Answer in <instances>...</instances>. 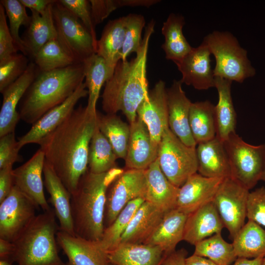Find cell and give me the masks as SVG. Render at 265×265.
Instances as JSON below:
<instances>
[{
  "instance_id": "cell-46",
  "label": "cell",
  "mask_w": 265,
  "mask_h": 265,
  "mask_svg": "<svg viewBox=\"0 0 265 265\" xmlns=\"http://www.w3.org/2000/svg\"><path fill=\"white\" fill-rule=\"evenodd\" d=\"M248 220L265 227V187L249 192L247 203Z\"/></svg>"
},
{
  "instance_id": "cell-58",
  "label": "cell",
  "mask_w": 265,
  "mask_h": 265,
  "mask_svg": "<svg viewBox=\"0 0 265 265\" xmlns=\"http://www.w3.org/2000/svg\"><path fill=\"white\" fill-rule=\"evenodd\" d=\"M261 265H265V257L263 258Z\"/></svg>"
},
{
  "instance_id": "cell-43",
  "label": "cell",
  "mask_w": 265,
  "mask_h": 265,
  "mask_svg": "<svg viewBox=\"0 0 265 265\" xmlns=\"http://www.w3.org/2000/svg\"><path fill=\"white\" fill-rule=\"evenodd\" d=\"M29 62L27 56L16 53L0 63V92L18 80L26 71Z\"/></svg>"
},
{
  "instance_id": "cell-10",
  "label": "cell",
  "mask_w": 265,
  "mask_h": 265,
  "mask_svg": "<svg viewBox=\"0 0 265 265\" xmlns=\"http://www.w3.org/2000/svg\"><path fill=\"white\" fill-rule=\"evenodd\" d=\"M249 192L229 177L224 179L213 199L224 226L233 238L245 224Z\"/></svg>"
},
{
  "instance_id": "cell-20",
  "label": "cell",
  "mask_w": 265,
  "mask_h": 265,
  "mask_svg": "<svg viewBox=\"0 0 265 265\" xmlns=\"http://www.w3.org/2000/svg\"><path fill=\"white\" fill-rule=\"evenodd\" d=\"M130 125L125 165L127 169L146 170L158 158L159 147L153 142L148 128L139 117Z\"/></svg>"
},
{
  "instance_id": "cell-38",
  "label": "cell",
  "mask_w": 265,
  "mask_h": 265,
  "mask_svg": "<svg viewBox=\"0 0 265 265\" xmlns=\"http://www.w3.org/2000/svg\"><path fill=\"white\" fill-rule=\"evenodd\" d=\"M194 246L193 254L207 258L216 265H231L237 259L233 244L226 241L221 233L207 238Z\"/></svg>"
},
{
  "instance_id": "cell-2",
  "label": "cell",
  "mask_w": 265,
  "mask_h": 265,
  "mask_svg": "<svg viewBox=\"0 0 265 265\" xmlns=\"http://www.w3.org/2000/svg\"><path fill=\"white\" fill-rule=\"evenodd\" d=\"M155 25L152 20L146 27L136 56L130 61L118 62L112 76L106 82L102 95V109L106 113L116 114L121 111L130 124L136 119L137 108L149 92L146 63Z\"/></svg>"
},
{
  "instance_id": "cell-19",
  "label": "cell",
  "mask_w": 265,
  "mask_h": 265,
  "mask_svg": "<svg viewBox=\"0 0 265 265\" xmlns=\"http://www.w3.org/2000/svg\"><path fill=\"white\" fill-rule=\"evenodd\" d=\"M181 80H174L166 88L169 128L186 146L196 148L197 144L192 135L189 115L192 102L182 88Z\"/></svg>"
},
{
  "instance_id": "cell-37",
  "label": "cell",
  "mask_w": 265,
  "mask_h": 265,
  "mask_svg": "<svg viewBox=\"0 0 265 265\" xmlns=\"http://www.w3.org/2000/svg\"><path fill=\"white\" fill-rule=\"evenodd\" d=\"M117 159L111 144L98 126L89 146V171L95 174L108 172L117 167L116 164Z\"/></svg>"
},
{
  "instance_id": "cell-14",
  "label": "cell",
  "mask_w": 265,
  "mask_h": 265,
  "mask_svg": "<svg viewBox=\"0 0 265 265\" xmlns=\"http://www.w3.org/2000/svg\"><path fill=\"white\" fill-rule=\"evenodd\" d=\"M88 94L84 81L65 101L48 111L25 134L18 138L20 147L31 143L39 144L47 134L65 121L75 109L79 101L87 96Z\"/></svg>"
},
{
  "instance_id": "cell-35",
  "label": "cell",
  "mask_w": 265,
  "mask_h": 265,
  "mask_svg": "<svg viewBox=\"0 0 265 265\" xmlns=\"http://www.w3.org/2000/svg\"><path fill=\"white\" fill-rule=\"evenodd\" d=\"M98 126L111 144L117 158L125 160L130 135V125L116 114L98 112Z\"/></svg>"
},
{
  "instance_id": "cell-52",
  "label": "cell",
  "mask_w": 265,
  "mask_h": 265,
  "mask_svg": "<svg viewBox=\"0 0 265 265\" xmlns=\"http://www.w3.org/2000/svg\"><path fill=\"white\" fill-rule=\"evenodd\" d=\"M120 7L123 6H144L149 7L158 2L159 0H118Z\"/></svg>"
},
{
  "instance_id": "cell-40",
  "label": "cell",
  "mask_w": 265,
  "mask_h": 265,
  "mask_svg": "<svg viewBox=\"0 0 265 265\" xmlns=\"http://www.w3.org/2000/svg\"><path fill=\"white\" fill-rule=\"evenodd\" d=\"M33 60L41 72L63 68L78 63L64 50L57 38L48 41L42 46Z\"/></svg>"
},
{
  "instance_id": "cell-53",
  "label": "cell",
  "mask_w": 265,
  "mask_h": 265,
  "mask_svg": "<svg viewBox=\"0 0 265 265\" xmlns=\"http://www.w3.org/2000/svg\"><path fill=\"white\" fill-rule=\"evenodd\" d=\"M13 250L14 245L12 242L0 238V259L12 260Z\"/></svg>"
},
{
  "instance_id": "cell-24",
  "label": "cell",
  "mask_w": 265,
  "mask_h": 265,
  "mask_svg": "<svg viewBox=\"0 0 265 265\" xmlns=\"http://www.w3.org/2000/svg\"><path fill=\"white\" fill-rule=\"evenodd\" d=\"M224 227L221 217L212 201L188 214L183 240L195 245L207 238L221 233Z\"/></svg>"
},
{
  "instance_id": "cell-29",
  "label": "cell",
  "mask_w": 265,
  "mask_h": 265,
  "mask_svg": "<svg viewBox=\"0 0 265 265\" xmlns=\"http://www.w3.org/2000/svg\"><path fill=\"white\" fill-rule=\"evenodd\" d=\"M164 213L145 201L132 218L120 243H144L159 225Z\"/></svg>"
},
{
  "instance_id": "cell-50",
  "label": "cell",
  "mask_w": 265,
  "mask_h": 265,
  "mask_svg": "<svg viewBox=\"0 0 265 265\" xmlns=\"http://www.w3.org/2000/svg\"><path fill=\"white\" fill-rule=\"evenodd\" d=\"M187 251L184 248L165 255L160 265H186Z\"/></svg>"
},
{
  "instance_id": "cell-44",
  "label": "cell",
  "mask_w": 265,
  "mask_h": 265,
  "mask_svg": "<svg viewBox=\"0 0 265 265\" xmlns=\"http://www.w3.org/2000/svg\"><path fill=\"white\" fill-rule=\"evenodd\" d=\"M59 2L73 13L82 23L97 43L95 26L91 10V4L87 0H59Z\"/></svg>"
},
{
  "instance_id": "cell-3",
  "label": "cell",
  "mask_w": 265,
  "mask_h": 265,
  "mask_svg": "<svg viewBox=\"0 0 265 265\" xmlns=\"http://www.w3.org/2000/svg\"><path fill=\"white\" fill-rule=\"evenodd\" d=\"M118 167L95 174L87 170L71 195V205L76 236L100 241L105 227L106 193L110 185L123 172Z\"/></svg>"
},
{
  "instance_id": "cell-26",
  "label": "cell",
  "mask_w": 265,
  "mask_h": 265,
  "mask_svg": "<svg viewBox=\"0 0 265 265\" xmlns=\"http://www.w3.org/2000/svg\"><path fill=\"white\" fill-rule=\"evenodd\" d=\"M188 214L177 209L166 212L145 244L160 247L165 255L176 250L177 244L183 240L185 226Z\"/></svg>"
},
{
  "instance_id": "cell-41",
  "label": "cell",
  "mask_w": 265,
  "mask_h": 265,
  "mask_svg": "<svg viewBox=\"0 0 265 265\" xmlns=\"http://www.w3.org/2000/svg\"><path fill=\"white\" fill-rule=\"evenodd\" d=\"M0 4L3 6L8 19L9 28L17 50L27 56L19 29L22 25L26 27L28 26L30 17L19 0H1Z\"/></svg>"
},
{
  "instance_id": "cell-59",
  "label": "cell",
  "mask_w": 265,
  "mask_h": 265,
  "mask_svg": "<svg viewBox=\"0 0 265 265\" xmlns=\"http://www.w3.org/2000/svg\"><path fill=\"white\" fill-rule=\"evenodd\" d=\"M109 265H113V264H109Z\"/></svg>"
},
{
  "instance_id": "cell-54",
  "label": "cell",
  "mask_w": 265,
  "mask_h": 265,
  "mask_svg": "<svg viewBox=\"0 0 265 265\" xmlns=\"http://www.w3.org/2000/svg\"><path fill=\"white\" fill-rule=\"evenodd\" d=\"M186 265H216L207 258L192 255L186 258Z\"/></svg>"
},
{
  "instance_id": "cell-57",
  "label": "cell",
  "mask_w": 265,
  "mask_h": 265,
  "mask_svg": "<svg viewBox=\"0 0 265 265\" xmlns=\"http://www.w3.org/2000/svg\"><path fill=\"white\" fill-rule=\"evenodd\" d=\"M261 180H262V181L265 182V167L264 170L263 171V172L262 173L261 178Z\"/></svg>"
},
{
  "instance_id": "cell-45",
  "label": "cell",
  "mask_w": 265,
  "mask_h": 265,
  "mask_svg": "<svg viewBox=\"0 0 265 265\" xmlns=\"http://www.w3.org/2000/svg\"><path fill=\"white\" fill-rule=\"evenodd\" d=\"M20 147L16 140L15 132L0 137V169L13 166L15 162L23 160L19 155Z\"/></svg>"
},
{
  "instance_id": "cell-4",
  "label": "cell",
  "mask_w": 265,
  "mask_h": 265,
  "mask_svg": "<svg viewBox=\"0 0 265 265\" xmlns=\"http://www.w3.org/2000/svg\"><path fill=\"white\" fill-rule=\"evenodd\" d=\"M84 79L83 62L50 71H39L19 104L21 119L33 125L65 101Z\"/></svg>"
},
{
  "instance_id": "cell-12",
  "label": "cell",
  "mask_w": 265,
  "mask_h": 265,
  "mask_svg": "<svg viewBox=\"0 0 265 265\" xmlns=\"http://www.w3.org/2000/svg\"><path fill=\"white\" fill-rule=\"evenodd\" d=\"M34 202L14 186L0 202V238L13 242L35 217Z\"/></svg>"
},
{
  "instance_id": "cell-56",
  "label": "cell",
  "mask_w": 265,
  "mask_h": 265,
  "mask_svg": "<svg viewBox=\"0 0 265 265\" xmlns=\"http://www.w3.org/2000/svg\"><path fill=\"white\" fill-rule=\"evenodd\" d=\"M13 263L10 259H0V265H13Z\"/></svg>"
},
{
  "instance_id": "cell-13",
  "label": "cell",
  "mask_w": 265,
  "mask_h": 265,
  "mask_svg": "<svg viewBox=\"0 0 265 265\" xmlns=\"http://www.w3.org/2000/svg\"><path fill=\"white\" fill-rule=\"evenodd\" d=\"M137 117L146 125L153 143L159 147L164 131L168 128V112L165 83L159 80L140 104Z\"/></svg>"
},
{
  "instance_id": "cell-21",
  "label": "cell",
  "mask_w": 265,
  "mask_h": 265,
  "mask_svg": "<svg viewBox=\"0 0 265 265\" xmlns=\"http://www.w3.org/2000/svg\"><path fill=\"white\" fill-rule=\"evenodd\" d=\"M57 242L68 258V265H109L107 252L99 241L58 231Z\"/></svg>"
},
{
  "instance_id": "cell-32",
  "label": "cell",
  "mask_w": 265,
  "mask_h": 265,
  "mask_svg": "<svg viewBox=\"0 0 265 265\" xmlns=\"http://www.w3.org/2000/svg\"><path fill=\"white\" fill-rule=\"evenodd\" d=\"M185 24L184 18L174 13H170L163 23L162 34L164 36V43L162 48L165 57L175 63L181 61L192 50L183 33Z\"/></svg>"
},
{
  "instance_id": "cell-22",
  "label": "cell",
  "mask_w": 265,
  "mask_h": 265,
  "mask_svg": "<svg viewBox=\"0 0 265 265\" xmlns=\"http://www.w3.org/2000/svg\"><path fill=\"white\" fill-rule=\"evenodd\" d=\"M43 175L45 186L50 195V201L59 222V231L76 236L71 212V194L46 161Z\"/></svg>"
},
{
  "instance_id": "cell-36",
  "label": "cell",
  "mask_w": 265,
  "mask_h": 265,
  "mask_svg": "<svg viewBox=\"0 0 265 265\" xmlns=\"http://www.w3.org/2000/svg\"><path fill=\"white\" fill-rule=\"evenodd\" d=\"M85 83L88 90L86 107L96 111V105L103 85L112 76L105 60L94 53L83 61Z\"/></svg>"
},
{
  "instance_id": "cell-34",
  "label": "cell",
  "mask_w": 265,
  "mask_h": 265,
  "mask_svg": "<svg viewBox=\"0 0 265 265\" xmlns=\"http://www.w3.org/2000/svg\"><path fill=\"white\" fill-rule=\"evenodd\" d=\"M237 258L254 259L265 257V230L248 220L233 238Z\"/></svg>"
},
{
  "instance_id": "cell-39",
  "label": "cell",
  "mask_w": 265,
  "mask_h": 265,
  "mask_svg": "<svg viewBox=\"0 0 265 265\" xmlns=\"http://www.w3.org/2000/svg\"><path fill=\"white\" fill-rule=\"evenodd\" d=\"M145 201L139 198L131 201L123 208L111 225L105 229L99 243L107 253L116 248L132 218L141 205Z\"/></svg>"
},
{
  "instance_id": "cell-42",
  "label": "cell",
  "mask_w": 265,
  "mask_h": 265,
  "mask_svg": "<svg viewBox=\"0 0 265 265\" xmlns=\"http://www.w3.org/2000/svg\"><path fill=\"white\" fill-rule=\"evenodd\" d=\"M145 25V18L142 15L131 13L125 16V35L121 60L125 61L131 53L137 52L142 42L141 34Z\"/></svg>"
},
{
  "instance_id": "cell-30",
  "label": "cell",
  "mask_w": 265,
  "mask_h": 265,
  "mask_svg": "<svg viewBox=\"0 0 265 265\" xmlns=\"http://www.w3.org/2000/svg\"><path fill=\"white\" fill-rule=\"evenodd\" d=\"M125 35V16L110 20L98 40L96 53L102 57L111 73L121 60Z\"/></svg>"
},
{
  "instance_id": "cell-27",
  "label": "cell",
  "mask_w": 265,
  "mask_h": 265,
  "mask_svg": "<svg viewBox=\"0 0 265 265\" xmlns=\"http://www.w3.org/2000/svg\"><path fill=\"white\" fill-rule=\"evenodd\" d=\"M114 265H160L165 254L158 246L145 243H120L107 253Z\"/></svg>"
},
{
  "instance_id": "cell-51",
  "label": "cell",
  "mask_w": 265,
  "mask_h": 265,
  "mask_svg": "<svg viewBox=\"0 0 265 265\" xmlns=\"http://www.w3.org/2000/svg\"><path fill=\"white\" fill-rule=\"evenodd\" d=\"M19 1L25 7L42 15L49 6L55 1V0H19Z\"/></svg>"
},
{
  "instance_id": "cell-11",
  "label": "cell",
  "mask_w": 265,
  "mask_h": 265,
  "mask_svg": "<svg viewBox=\"0 0 265 265\" xmlns=\"http://www.w3.org/2000/svg\"><path fill=\"white\" fill-rule=\"evenodd\" d=\"M145 170L127 169L110 185L106 193L105 228L112 224L130 202L139 198L145 199Z\"/></svg>"
},
{
  "instance_id": "cell-17",
  "label": "cell",
  "mask_w": 265,
  "mask_h": 265,
  "mask_svg": "<svg viewBox=\"0 0 265 265\" xmlns=\"http://www.w3.org/2000/svg\"><path fill=\"white\" fill-rule=\"evenodd\" d=\"M39 69L33 62H29L22 76L1 93L2 103L0 111V137L15 132L20 118L18 105L34 80Z\"/></svg>"
},
{
  "instance_id": "cell-28",
  "label": "cell",
  "mask_w": 265,
  "mask_h": 265,
  "mask_svg": "<svg viewBox=\"0 0 265 265\" xmlns=\"http://www.w3.org/2000/svg\"><path fill=\"white\" fill-rule=\"evenodd\" d=\"M53 4L42 15L31 10L30 22L22 39L26 55L33 59L42 46L57 37L52 12Z\"/></svg>"
},
{
  "instance_id": "cell-9",
  "label": "cell",
  "mask_w": 265,
  "mask_h": 265,
  "mask_svg": "<svg viewBox=\"0 0 265 265\" xmlns=\"http://www.w3.org/2000/svg\"><path fill=\"white\" fill-rule=\"evenodd\" d=\"M57 39L76 63H82L96 53L97 43L80 21L56 0L52 5Z\"/></svg>"
},
{
  "instance_id": "cell-15",
  "label": "cell",
  "mask_w": 265,
  "mask_h": 265,
  "mask_svg": "<svg viewBox=\"0 0 265 265\" xmlns=\"http://www.w3.org/2000/svg\"><path fill=\"white\" fill-rule=\"evenodd\" d=\"M45 162L44 153L39 148L26 162L13 171L14 186L44 212L52 209L44 192L42 173Z\"/></svg>"
},
{
  "instance_id": "cell-6",
  "label": "cell",
  "mask_w": 265,
  "mask_h": 265,
  "mask_svg": "<svg viewBox=\"0 0 265 265\" xmlns=\"http://www.w3.org/2000/svg\"><path fill=\"white\" fill-rule=\"evenodd\" d=\"M215 59L214 76L241 83L256 74L248 58L247 52L237 38L228 31L214 30L204 38Z\"/></svg>"
},
{
  "instance_id": "cell-8",
  "label": "cell",
  "mask_w": 265,
  "mask_h": 265,
  "mask_svg": "<svg viewBox=\"0 0 265 265\" xmlns=\"http://www.w3.org/2000/svg\"><path fill=\"white\" fill-rule=\"evenodd\" d=\"M160 167L174 186L180 187L197 173L198 161L196 148L190 147L167 128L163 132L158 149Z\"/></svg>"
},
{
  "instance_id": "cell-7",
  "label": "cell",
  "mask_w": 265,
  "mask_h": 265,
  "mask_svg": "<svg viewBox=\"0 0 265 265\" xmlns=\"http://www.w3.org/2000/svg\"><path fill=\"white\" fill-rule=\"evenodd\" d=\"M231 177L248 190L259 180L265 167V144L255 146L245 142L236 132L223 141Z\"/></svg>"
},
{
  "instance_id": "cell-49",
  "label": "cell",
  "mask_w": 265,
  "mask_h": 265,
  "mask_svg": "<svg viewBox=\"0 0 265 265\" xmlns=\"http://www.w3.org/2000/svg\"><path fill=\"white\" fill-rule=\"evenodd\" d=\"M13 166L0 169V202L10 193L14 186Z\"/></svg>"
},
{
  "instance_id": "cell-5",
  "label": "cell",
  "mask_w": 265,
  "mask_h": 265,
  "mask_svg": "<svg viewBox=\"0 0 265 265\" xmlns=\"http://www.w3.org/2000/svg\"><path fill=\"white\" fill-rule=\"evenodd\" d=\"M53 209L35 216L12 242L11 259L17 265H68L60 258L59 225Z\"/></svg>"
},
{
  "instance_id": "cell-18",
  "label": "cell",
  "mask_w": 265,
  "mask_h": 265,
  "mask_svg": "<svg viewBox=\"0 0 265 265\" xmlns=\"http://www.w3.org/2000/svg\"><path fill=\"white\" fill-rule=\"evenodd\" d=\"M224 178H208L196 173L179 187L176 209L189 214L212 202Z\"/></svg>"
},
{
  "instance_id": "cell-23",
  "label": "cell",
  "mask_w": 265,
  "mask_h": 265,
  "mask_svg": "<svg viewBox=\"0 0 265 265\" xmlns=\"http://www.w3.org/2000/svg\"><path fill=\"white\" fill-rule=\"evenodd\" d=\"M145 201L164 212L176 208L179 190L162 172L158 158L145 170Z\"/></svg>"
},
{
  "instance_id": "cell-33",
  "label": "cell",
  "mask_w": 265,
  "mask_h": 265,
  "mask_svg": "<svg viewBox=\"0 0 265 265\" xmlns=\"http://www.w3.org/2000/svg\"><path fill=\"white\" fill-rule=\"evenodd\" d=\"M189 123L197 145L214 138L216 135L215 106L208 100L192 103Z\"/></svg>"
},
{
  "instance_id": "cell-47",
  "label": "cell",
  "mask_w": 265,
  "mask_h": 265,
  "mask_svg": "<svg viewBox=\"0 0 265 265\" xmlns=\"http://www.w3.org/2000/svg\"><path fill=\"white\" fill-rule=\"evenodd\" d=\"M6 17L4 9L0 4V63L6 61L18 52L7 25Z\"/></svg>"
},
{
  "instance_id": "cell-55",
  "label": "cell",
  "mask_w": 265,
  "mask_h": 265,
  "mask_svg": "<svg viewBox=\"0 0 265 265\" xmlns=\"http://www.w3.org/2000/svg\"><path fill=\"white\" fill-rule=\"evenodd\" d=\"M263 258L262 257L254 259L237 258L231 265H261Z\"/></svg>"
},
{
  "instance_id": "cell-48",
  "label": "cell",
  "mask_w": 265,
  "mask_h": 265,
  "mask_svg": "<svg viewBox=\"0 0 265 265\" xmlns=\"http://www.w3.org/2000/svg\"><path fill=\"white\" fill-rule=\"evenodd\" d=\"M91 14L95 26L119 8L118 0H90Z\"/></svg>"
},
{
  "instance_id": "cell-31",
  "label": "cell",
  "mask_w": 265,
  "mask_h": 265,
  "mask_svg": "<svg viewBox=\"0 0 265 265\" xmlns=\"http://www.w3.org/2000/svg\"><path fill=\"white\" fill-rule=\"evenodd\" d=\"M232 81L221 77H215V87L218 92V102L215 106L216 136L224 141L236 132L237 114L231 95Z\"/></svg>"
},
{
  "instance_id": "cell-16",
  "label": "cell",
  "mask_w": 265,
  "mask_h": 265,
  "mask_svg": "<svg viewBox=\"0 0 265 265\" xmlns=\"http://www.w3.org/2000/svg\"><path fill=\"white\" fill-rule=\"evenodd\" d=\"M211 53L203 42L191 51L181 61L176 63L182 74L183 83L195 89L207 90L215 86V77L211 68Z\"/></svg>"
},
{
  "instance_id": "cell-1",
  "label": "cell",
  "mask_w": 265,
  "mask_h": 265,
  "mask_svg": "<svg viewBox=\"0 0 265 265\" xmlns=\"http://www.w3.org/2000/svg\"><path fill=\"white\" fill-rule=\"evenodd\" d=\"M98 112L79 106L39 144L45 161L71 195L88 170L89 146L98 128Z\"/></svg>"
},
{
  "instance_id": "cell-25",
  "label": "cell",
  "mask_w": 265,
  "mask_h": 265,
  "mask_svg": "<svg viewBox=\"0 0 265 265\" xmlns=\"http://www.w3.org/2000/svg\"><path fill=\"white\" fill-rule=\"evenodd\" d=\"M197 171L208 178L231 177V170L223 141L216 136L212 140L199 143L196 147Z\"/></svg>"
}]
</instances>
